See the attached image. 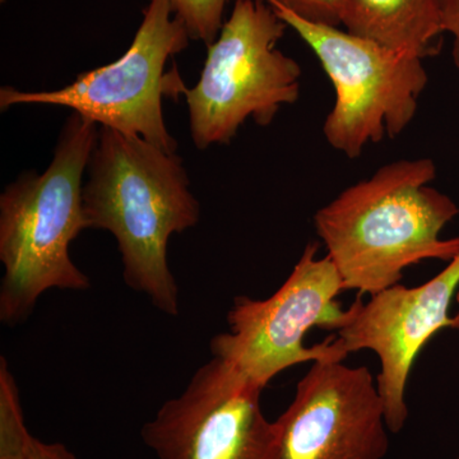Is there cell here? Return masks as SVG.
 <instances>
[{"label": "cell", "instance_id": "3957f363", "mask_svg": "<svg viewBox=\"0 0 459 459\" xmlns=\"http://www.w3.org/2000/svg\"><path fill=\"white\" fill-rule=\"evenodd\" d=\"M98 124L71 113L53 160L41 174L25 171L0 195V320L16 325L31 316L51 289L82 291L89 276L71 259L69 247L89 229L83 175L98 142Z\"/></svg>", "mask_w": 459, "mask_h": 459}, {"label": "cell", "instance_id": "2e32d148", "mask_svg": "<svg viewBox=\"0 0 459 459\" xmlns=\"http://www.w3.org/2000/svg\"><path fill=\"white\" fill-rule=\"evenodd\" d=\"M455 301H457V304L459 305V289L457 291V295H455ZM455 325H457V329H459V312L457 314H455Z\"/></svg>", "mask_w": 459, "mask_h": 459}, {"label": "cell", "instance_id": "277c9868", "mask_svg": "<svg viewBox=\"0 0 459 459\" xmlns=\"http://www.w3.org/2000/svg\"><path fill=\"white\" fill-rule=\"evenodd\" d=\"M287 29L265 0H235L197 84L184 91L198 150L229 144L249 119L270 126L281 108L298 101L300 65L277 49Z\"/></svg>", "mask_w": 459, "mask_h": 459}, {"label": "cell", "instance_id": "7a4b0ae2", "mask_svg": "<svg viewBox=\"0 0 459 459\" xmlns=\"http://www.w3.org/2000/svg\"><path fill=\"white\" fill-rule=\"evenodd\" d=\"M435 178L433 160H400L316 211L314 228L344 290L376 295L400 283L412 265L459 255V238L440 237L459 208L430 186Z\"/></svg>", "mask_w": 459, "mask_h": 459}, {"label": "cell", "instance_id": "8992f818", "mask_svg": "<svg viewBox=\"0 0 459 459\" xmlns=\"http://www.w3.org/2000/svg\"><path fill=\"white\" fill-rule=\"evenodd\" d=\"M267 3L312 49L333 84L336 100L323 126L329 146L355 159L368 144L406 131L429 82L422 57Z\"/></svg>", "mask_w": 459, "mask_h": 459}, {"label": "cell", "instance_id": "4fadbf2b", "mask_svg": "<svg viewBox=\"0 0 459 459\" xmlns=\"http://www.w3.org/2000/svg\"><path fill=\"white\" fill-rule=\"evenodd\" d=\"M277 3L304 20L329 26H341L342 0H265Z\"/></svg>", "mask_w": 459, "mask_h": 459}, {"label": "cell", "instance_id": "5b68a950", "mask_svg": "<svg viewBox=\"0 0 459 459\" xmlns=\"http://www.w3.org/2000/svg\"><path fill=\"white\" fill-rule=\"evenodd\" d=\"M189 33L172 13L169 0H150L128 50L110 65L78 75L53 91L0 89V110L17 105H53L82 115L99 126L135 135L177 152L178 142L165 124L162 100L184 95L177 68L166 74L169 59L189 47Z\"/></svg>", "mask_w": 459, "mask_h": 459}, {"label": "cell", "instance_id": "30bf717a", "mask_svg": "<svg viewBox=\"0 0 459 459\" xmlns=\"http://www.w3.org/2000/svg\"><path fill=\"white\" fill-rule=\"evenodd\" d=\"M281 459H385V404L367 367L312 362L276 420Z\"/></svg>", "mask_w": 459, "mask_h": 459}, {"label": "cell", "instance_id": "9a60e30c", "mask_svg": "<svg viewBox=\"0 0 459 459\" xmlns=\"http://www.w3.org/2000/svg\"><path fill=\"white\" fill-rule=\"evenodd\" d=\"M443 32L453 39L452 57L459 74V0H439Z\"/></svg>", "mask_w": 459, "mask_h": 459}, {"label": "cell", "instance_id": "52a82bcc", "mask_svg": "<svg viewBox=\"0 0 459 459\" xmlns=\"http://www.w3.org/2000/svg\"><path fill=\"white\" fill-rule=\"evenodd\" d=\"M318 244L310 243L282 286L264 300L237 296L228 314L230 331L211 341V352L262 386L280 373L305 362L344 360L347 353L337 338L307 347L313 328L338 331L351 309L337 296L343 281L328 255L318 258Z\"/></svg>", "mask_w": 459, "mask_h": 459}, {"label": "cell", "instance_id": "7c38bea8", "mask_svg": "<svg viewBox=\"0 0 459 459\" xmlns=\"http://www.w3.org/2000/svg\"><path fill=\"white\" fill-rule=\"evenodd\" d=\"M172 13L186 27L190 40L211 45L219 38L229 0H169Z\"/></svg>", "mask_w": 459, "mask_h": 459}, {"label": "cell", "instance_id": "e0dca14e", "mask_svg": "<svg viewBox=\"0 0 459 459\" xmlns=\"http://www.w3.org/2000/svg\"><path fill=\"white\" fill-rule=\"evenodd\" d=\"M455 459H459V453H458L457 458H455Z\"/></svg>", "mask_w": 459, "mask_h": 459}, {"label": "cell", "instance_id": "9c48e42d", "mask_svg": "<svg viewBox=\"0 0 459 459\" xmlns=\"http://www.w3.org/2000/svg\"><path fill=\"white\" fill-rule=\"evenodd\" d=\"M459 289V255L428 282L397 285L360 296L350 307L351 316L337 331L347 355L369 350L379 359L377 385L385 404L389 431L401 433L409 420L406 391L420 352L442 329H457L449 309Z\"/></svg>", "mask_w": 459, "mask_h": 459}, {"label": "cell", "instance_id": "ba28073f", "mask_svg": "<svg viewBox=\"0 0 459 459\" xmlns=\"http://www.w3.org/2000/svg\"><path fill=\"white\" fill-rule=\"evenodd\" d=\"M262 392L213 356L143 425L142 440L157 459H281L276 422L263 413Z\"/></svg>", "mask_w": 459, "mask_h": 459}, {"label": "cell", "instance_id": "6da1fadb", "mask_svg": "<svg viewBox=\"0 0 459 459\" xmlns=\"http://www.w3.org/2000/svg\"><path fill=\"white\" fill-rule=\"evenodd\" d=\"M86 174L87 226L107 230L117 240L126 286L177 316L179 287L169 267V241L201 220L183 159L143 138L100 126Z\"/></svg>", "mask_w": 459, "mask_h": 459}, {"label": "cell", "instance_id": "8fae6325", "mask_svg": "<svg viewBox=\"0 0 459 459\" xmlns=\"http://www.w3.org/2000/svg\"><path fill=\"white\" fill-rule=\"evenodd\" d=\"M346 31L422 59L439 49V0H342Z\"/></svg>", "mask_w": 459, "mask_h": 459}, {"label": "cell", "instance_id": "5bb4252c", "mask_svg": "<svg viewBox=\"0 0 459 459\" xmlns=\"http://www.w3.org/2000/svg\"><path fill=\"white\" fill-rule=\"evenodd\" d=\"M22 459H77L62 443H45L31 433L23 446Z\"/></svg>", "mask_w": 459, "mask_h": 459}]
</instances>
